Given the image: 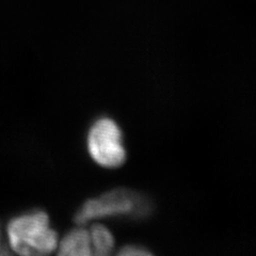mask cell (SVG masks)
Segmentation results:
<instances>
[{
  "instance_id": "5",
  "label": "cell",
  "mask_w": 256,
  "mask_h": 256,
  "mask_svg": "<svg viewBox=\"0 0 256 256\" xmlns=\"http://www.w3.org/2000/svg\"><path fill=\"white\" fill-rule=\"evenodd\" d=\"M92 254L109 255L114 248V238L111 232L102 224H95L90 232Z\"/></svg>"
},
{
  "instance_id": "1",
  "label": "cell",
  "mask_w": 256,
  "mask_h": 256,
  "mask_svg": "<svg viewBox=\"0 0 256 256\" xmlns=\"http://www.w3.org/2000/svg\"><path fill=\"white\" fill-rule=\"evenodd\" d=\"M152 212L153 203L148 198L130 189L118 188L86 200L75 212L74 221L82 226L105 218L143 220L150 217Z\"/></svg>"
},
{
  "instance_id": "2",
  "label": "cell",
  "mask_w": 256,
  "mask_h": 256,
  "mask_svg": "<svg viewBox=\"0 0 256 256\" xmlns=\"http://www.w3.org/2000/svg\"><path fill=\"white\" fill-rule=\"evenodd\" d=\"M11 249L20 255H47L58 248V233L43 210H34L13 218L8 224Z\"/></svg>"
},
{
  "instance_id": "7",
  "label": "cell",
  "mask_w": 256,
  "mask_h": 256,
  "mask_svg": "<svg viewBox=\"0 0 256 256\" xmlns=\"http://www.w3.org/2000/svg\"><path fill=\"white\" fill-rule=\"evenodd\" d=\"M8 254V250L6 249V246L2 242V233H0V255H6Z\"/></svg>"
},
{
  "instance_id": "4",
  "label": "cell",
  "mask_w": 256,
  "mask_h": 256,
  "mask_svg": "<svg viewBox=\"0 0 256 256\" xmlns=\"http://www.w3.org/2000/svg\"><path fill=\"white\" fill-rule=\"evenodd\" d=\"M57 249L60 255H91L92 248L89 232L84 228L72 230L62 238Z\"/></svg>"
},
{
  "instance_id": "3",
  "label": "cell",
  "mask_w": 256,
  "mask_h": 256,
  "mask_svg": "<svg viewBox=\"0 0 256 256\" xmlns=\"http://www.w3.org/2000/svg\"><path fill=\"white\" fill-rule=\"evenodd\" d=\"M88 153L102 168L121 166L127 158L121 128L114 118L100 116L90 126L86 134Z\"/></svg>"
},
{
  "instance_id": "6",
  "label": "cell",
  "mask_w": 256,
  "mask_h": 256,
  "mask_svg": "<svg viewBox=\"0 0 256 256\" xmlns=\"http://www.w3.org/2000/svg\"><path fill=\"white\" fill-rule=\"evenodd\" d=\"M118 255L122 256H148L152 253L146 246H143L140 244H126L122 246L118 252Z\"/></svg>"
}]
</instances>
